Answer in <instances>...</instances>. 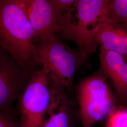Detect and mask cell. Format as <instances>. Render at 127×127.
<instances>
[{
	"instance_id": "1",
	"label": "cell",
	"mask_w": 127,
	"mask_h": 127,
	"mask_svg": "<svg viewBox=\"0 0 127 127\" xmlns=\"http://www.w3.org/2000/svg\"><path fill=\"white\" fill-rule=\"evenodd\" d=\"M24 0H0V47L32 73L41 68Z\"/></svg>"
},
{
	"instance_id": "2",
	"label": "cell",
	"mask_w": 127,
	"mask_h": 127,
	"mask_svg": "<svg viewBox=\"0 0 127 127\" xmlns=\"http://www.w3.org/2000/svg\"><path fill=\"white\" fill-rule=\"evenodd\" d=\"M109 1L77 0L68 12L59 19L56 36L75 44L84 62L98 45L95 39V31L102 19L106 16Z\"/></svg>"
},
{
	"instance_id": "3",
	"label": "cell",
	"mask_w": 127,
	"mask_h": 127,
	"mask_svg": "<svg viewBox=\"0 0 127 127\" xmlns=\"http://www.w3.org/2000/svg\"><path fill=\"white\" fill-rule=\"evenodd\" d=\"M35 47L41 68L50 78L70 90L77 68L84 63L79 52L70 49L57 36L35 43Z\"/></svg>"
},
{
	"instance_id": "4",
	"label": "cell",
	"mask_w": 127,
	"mask_h": 127,
	"mask_svg": "<svg viewBox=\"0 0 127 127\" xmlns=\"http://www.w3.org/2000/svg\"><path fill=\"white\" fill-rule=\"evenodd\" d=\"M78 100L83 127H91L96 122L107 118L116 108L107 79L100 70L80 82Z\"/></svg>"
},
{
	"instance_id": "5",
	"label": "cell",
	"mask_w": 127,
	"mask_h": 127,
	"mask_svg": "<svg viewBox=\"0 0 127 127\" xmlns=\"http://www.w3.org/2000/svg\"><path fill=\"white\" fill-rule=\"evenodd\" d=\"M19 127H41L50 100L49 77L43 68L32 76L19 98Z\"/></svg>"
},
{
	"instance_id": "6",
	"label": "cell",
	"mask_w": 127,
	"mask_h": 127,
	"mask_svg": "<svg viewBox=\"0 0 127 127\" xmlns=\"http://www.w3.org/2000/svg\"><path fill=\"white\" fill-rule=\"evenodd\" d=\"M33 73L0 47V110L9 108L18 99Z\"/></svg>"
},
{
	"instance_id": "7",
	"label": "cell",
	"mask_w": 127,
	"mask_h": 127,
	"mask_svg": "<svg viewBox=\"0 0 127 127\" xmlns=\"http://www.w3.org/2000/svg\"><path fill=\"white\" fill-rule=\"evenodd\" d=\"M24 4L35 43L56 36L60 18L50 0H24Z\"/></svg>"
},
{
	"instance_id": "8",
	"label": "cell",
	"mask_w": 127,
	"mask_h": 127,
	"mask_svg": "<svg viewBox=\"0 0 127 127\" xmlns=\"http://www.w3.org/2000/svg\"><path fill=\"white\" fill-rule=\"evenodd\" d=\"M49 88L50 100L41 127H72V113L68 91L50 77Z\"/></svg>"
},
{
	"instance_id": "9",
	"label": "cell",
	"mask_w": 127,
	"mask_h": 127,
	"mask_svg": "<svg viewBox=\"0 0 127 127\" xmlns=\"http://www.w3.org/2000/svg\"><path fill=\"white\" fill-rule=\"evenodd\" d=\"M100 70L113 84L120 100L127 102V61L121 55L100 47Z\"/></svg>"
},
{
	"instance_id": "10",
	"label": "cell",
	"mask_w": 127,
	"mask_h": 127,
	"mask_svg": "<svg viewBox=\"0 0 127 127\" xmlns=\"http://www.w3.org/2000/svg\"><path fill=\"white\" fill-rule=\"evenodd\" d=\"M94 37L100 47L118 53L127 61V29L106 16L96 27Z\"/></svg>"
},
{
	"instance_id": "11",
	"label": "cell",
	"mask_w": 127,
	"mask_h": 127,
	"mask_svg": "<svg viewBox=\"0 0 127 127\" xmlns=\"http://www.w3.org/2000/svg\"><path fill=\"white\" fill-rule=\"evenodd\" d=\"M106 17L127 29V0H109Z\"/></svg>"
},
{
	"instance_id": "12",
	"label": "cell",
	"mask_w": 127,
	"mask_h": 127,
	"mask_svg": "<svg viewBox=\"0 0 127 127\" xmlns=\"http://www.w3.org/2000/svg\"><path fill=\"white\" fill-rule=\"evenodd\" d=\"M106 127H127V109L115 108L107 118Z\"/></svg>"
},
{
	"instance_id": "13",
	"label": "cell",
	"mask_w": 127,
	"mask_h": 127,
	"mask_svg": "<svg viewBox=\"0 0 127 127\" xmlns=\"http://www.w3.org/2000/svg\"><path fill=\"white\" fill-rule=\"evenodd\" d=\"M60 18L67 13L74 4L75 0H50Z\"/></svg>"
},
{
	"instance_id": "14",
	"label": "cell",
	"mask_w": 127,
	"mask_h": 127,
	"mask_svg": "<svg viewBox=\"0 0 127 127\" xmlns=\"http://www.w3.org/2000/svg\"><path fill=\"white\" fill-rule=\"evenodd\" d=\"M8 108L0 110V127H19L8 113Z\"/></svg>"
}]
</instances>
